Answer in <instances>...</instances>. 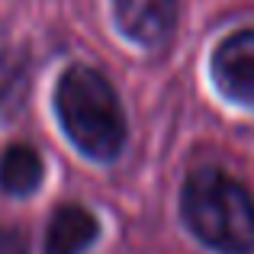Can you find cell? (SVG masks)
Returning <instances> with one entry per match:
<instances>
[{"mask_svg":"<svg viewBox=\"0 0 254 254\" xmlns=\"http://www.w3.org/2000/svg\"><path fill=\"white\" fill-rule=\"evenodd\" d=\"M55 116L64 135L90 161H116L126 145V113L116 87L90 64H71L55 87Z\"/></svg>","mask_w":254,"mask_h":254,"instance_id":"obj_1","label":"cell"},{"mask_svg":"<svg viewBox=\"0 0 254 254\" xmlns=\"http://www.w3.org/2000/svg\"><path fill=\"white\" fill-rule=\"evenodd\" d=\"M184 225L219 254L254 251V196L251 190L219 168H199L180 190Z\"/></svg>","mask_w":254,"mask_h":254,"instance_id":"obj_2","label":"cell"},{"mask_svg":"<svg viewBox=\"0 0 254 254\" xmlns=\"http://www.w3.org/2000/svg\"><path fill=\"white\" fill-rule=\"evenodd\" d=\"M209 71L225 100L254 106V29L225 36L212 52Z\"/></svg>","mask_w":254,"mask_h":254,"instance_id":"obj_3","label":"cell"},{"mask_svg":"<svg viewBox=\"0 0 254 254\" xmlns=\"http://www.w3.org/2000/svg\"><path fill=\"white\" fill-rule=\"evenodd\" d=\"M177 0H113V16L126 39L145 49H158L177 29Z\"/></svg>","mask_w":254,"mask_h":254,"instance_id":"obj_4","label":"cell"},{"mask_svg":"<svg viewBox=\"0 0 254 254\" xmlns=\"http://www.w3.org/2000/svg\"><path fill=\"white\" fill-rule=\"evenodd\" d=\"M100 222L87 206L64 203L55 209L45 232V254H84L97 242Z\"/></svg>","mask_w":254,"mask_h":254,"instance_id":"obj_5","label":"cell"},{"mask_svg":"<svg viewBox=\"0 0 254 254\" xmlns=\"http://www.w3.org/2000/svg\"><path fill=\"white\" fill-rule=\"evenodd\" d=\"M42 177H45V164L32 145L16 142L10 148H3V155H0V190L6 196H29V193H36Z\"/></svg>","mask_w":254,"mask_h":254,"instance_id":"obj_6","label":"cell"},{"mask_svg":"<svg viewBox=\"0 0 254 254\" xmlns=\"http://www.w3.org/2000/svg\"><path fill=\"white\" fill-rule=\"evenodd\" d=\"M29 52L26 49H0V116L16 119L29 97Z\"/></svg>","mask_w":254,"mask_h":254,"instance_id":"obj_7","label":"cell"},{"mask_svg":"<svg viewBox=\"0 0 254 254\" xmlns=\"http://www.w3.org/2000/svg\"><path fill=\"white\" fill-rule=\"evenodd\" d=\"M0 254H26V242L16 229H0Z\"/></svg>","mask_w":254,"mask_h":254,"instance_id":"obj_8","label":"cell"}]
</instances>
